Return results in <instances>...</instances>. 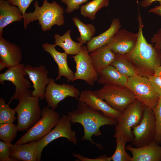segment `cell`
I'll return each mask as SVG.
<instances>
[{
    "label": "cell",
    "instance_id": "cell-29",
    "mask_svg": "<svg viewBox=\"0 0 161 161\" xmlns=\"http://www.w3.org/2000/svg\"><path fill=\"white\" fill-rule=\"evenodd\" d=\"M18 129L13 123H0V139L3 141L11 143L16 137Z\"/></svg>",
    "mask_w": 161,
    "mask_h": 161
},
{
    "label": "cell",
    "instance_id": "cell-40",
    "mask_svg": "<svg viewBox=\"0 0 161 161\" xmlns=\"http://www.w3.org/2000/svg\"><path fill=\"white\" fill-rule=\"evenodd\" d=\"M149 13H152L161 16V5L151 8L148 11Z\"/></svg>",
    "mask_w": 161,
    "mask_h": 161
},
{
    "label": "cell",
    "instance_id": "cell-12",
    "mask_svg": "<svg viewBox=\"0 0 161 161\" xmlns=\"http://www.w3.org/2000/svg\"><path fill=\"white\" fill-rule=\"evenodd\" d=\"M89 53L86 47L82 45L80 51L72 56L76 67L73 81L81 80L89 85L92 86L97 81L98 74L94 67Z\"/></svg>",
    "mask_w": 161,
    "mask_h": 161
},
{
    "label": "cell",
    "instance_id": "cell-36",
    "mask_svg": "<svg viewBox=\"0 0 161 161\" xmlns=\"http://www.w3.org/2000/svg\"><path fill=\"white\" fill-rule=\"evenodd\" d=\"M148 78L154 91L161 97V77L153 75Z\"/></svg>",
    "mask_w": 161,
    "mask_h": 161
},
{
    "label": "cell",
    "instance_id": "cell-2",
    "mask_svg": "<svg viewBox=\"0 0 161 161\" xmlns=\"http://www.w3.org/2000/svg\"><path fill=\"white\" fill-rule=\"evenodd\" d=\"M77 109L68 112L67 116L72 123L80 124L84 129L83 141H89L100 149L102 146L96 143L92 139L93 136H97L101 134L100 128L105 125H115L117 120L105 116L101 112L91 108L85 103L78 101Z\"/></svg>",
    "mask_w": 161,
    "mask_h": 161
},
{
    "label": "cell",
    "instance_id": "cell-25",
    "mask_svg": "<svg viewBox=\"0 0 161 161\" xmlns=\"http://www.w3.org/2000/svg\"><path fill=\"white\" fill-rule=\"evenodd\" d=\"M70 32L71 30H68L62 36L57 34H55V44L62 48L68 55H75L80 51L83 45L72 40L70 35Z\"/></svg>",
    "mask_w": 161,
    "mask_h": 161
},
{
    "label": "cell",
    "instance_id": "cell-35",
    "mask_svg": "<svg viewBox=\"0 0 161 161\" xmlns=\"http://www.w3.org/2000/svg\"><path fill=\"white\" fill-rule=\"evenodd\" d=\"M10 4L18 7L21 11L23 16L27 9L33 0H6Z\"/></svg>",
    "mask_w": 161,
    "mask_h": 161
},
{
    "label": "cell",
    "instance_id": "cell-34",
    "mask_svg": "<svg viewBox=\"0 0 161 161\" xmlns=\"http://www.w3.org/2000/svg\"><path fill=\"white\" fill-rule=\"evenodd\" d=\"M89 0H61V1L67 6L65 12L70 13L75 10L78 9L80 6Z\"/></svg>",
    "mask_w": 161,
    "mask_h": 161
},
{
    "label": "cell",
    "instance_id": "cell-22",
    "mask_svg": "<svg viewBox=\"0 0 161 161\" xmlns=\"http://www.w3.org/2000/svg\"><path fill=\"white\" fill-rule=\"evenodd\" d=\"M121 25L119 20L113 19L109 27L99 35L93 37L87 43L86 47L89 53L107 44L114 35L120 29Z\"/></svg>",
    "mask_w": 161,
    "mask_h": 161
},
{
    "label": "cell",
    "instance_id": "cell-41",
    "mask_svg": "<svg viewBox=\"0 0 161 161\" xmlns=\"http://www.w3.org/2000/svg\"><path fill=\"white\" fill-rule=\"evenodd\" d=\"M154 75L161 77V65L156 69Z\"/></svg>",
    "mask_w": 161,
    "mask_h": 161
},
{
    "label": "cell",
    "instance_id": "cell-9",
    "mask_svg": "<svg viewBox=\"0 0 161 161\" xmlns=\"http://www.w3.org/2000/svg\"><path fill=\"white\" fill-rule=\"evenodd\" d=\"M24 67V64H20L16 66L8 68L4 73L0 74L1 84H4L5 81H9L15 87V92L11 97L8 104L13 99L19 100L26 96L31 95V92L29 90L31 84L25 77L27 74L25 71Z\"/></svg>",
    "mask_w": 161,
    "mask_h": 161
},
{
    "label": "cell",
    "instance_id": "cell-19",
    "mask_svg": "<svg viewBox=\"0 0 161 161\" xmlns=\"http://www.w3.org/2000/svg\"><path fill=\"white\" fill-rule=\"evenodd\" d=\"M55 44L47 43L42 45L44 50L49 53L57 64L58 68V75L55 80L59 79L62 76L67 79V82L73 81L75 78L74 73L69 67L67 62L68 55L65 52H61L55 49Z\"/></svg>",
    "mask_w": 161,
    "mask_h": 161
},
{
    "label": "cell",
    "instance_id": "cell-32",
    "mask_svg": "<svg viewBox=\"0 0 161 161\" xmlns=\"http://www.w3.org/2000/svg\"><path fill=\"white\" fill-rule=\"evenodd\" d=\"M156 122V132L154 140L158 144H161V97L153 109Z\"/></svg>",
    "mask_w": 161,
    "mask_h": 161
},
{
    "label": "cell",
    "instance_id": "cell-4",
    "mask_svg": "<svg viewBox=\"0 0 161 161\" xmlns=\"http://www.w3.org/2000/svg\"><path fill=\"white\" fill-rule=\"evenodd\" d=\"M144 107L137 99L129 105L117 120L114 137H119L127 142L132 143L134 138L132 129L140 123Z\"/></svg>",
    "mask_w": 161,
    "mask_h": 161
},
{
    "label": "cell",
    "instance_id": "cell-28",
    "mask_svg": "<svg viewBox=\"0 0 161 161\" xmlns=\"http://www.w3.org/2000/svg\"><path fill=\"white\" fill-rule=\"evenodd\" d=\"M109 2V0H92L81 6L80 13L84 17L93 21L95 19L97 13L102 8L107 7Z\"/></svg>",
    "mask_w": 161,
    "mask_h": 161
},
{
    "label": "cell",
    "instance_id": "cell-20",
    "mask_svg": "<svg viewBox=\"0 0 161 161\" xmlns=\"http://www.w3.org/2000/svg\"><path fill=\"white\" fill-rule=\"evenodd\" d=\"M27 143L11 144L10 156L16 161H38L37 141Z\"/></svg>",
    "mask_w": 161,
    "mask_h": 161
},
{
    "label": "cell",
    "instance_id": "cell-3",
    "mask_svg": "<svg viewBox=\"0 0 161 161\" xmlns=\"http://www.w3.org/2000/svg\"><path fill=\"white\" fill-rule=\"evenodd\" d=\"M35 10L32 12L25 13L23 16L24 28L31 22L38 20L43 31L50 30L54 25L60 26L64 23V9L55 1L52 3L47 0H44L42 6H38V1L35 0L33 4Z\"/></svg>",
    "mask_w": 161,
    "mask_h": 161
},
{
    "label": "cell",
    "instance_id": "cell-33",
    "mask_svg": "<svg viewBox=\"0 0 161 161\" xmlns=\"http://www.w3.org/2000/svg\"><path fill=\"white\" fill-rule=\"evenodd\" d=\"M11 143L0 141V161H16L10 156Z\"/></svg>",
    "mask_w": 161,
    "mask_h": 161
},
{
    "label": "cell",
    "instance_id": "cell-24",
    "mask_svg": "<svg viewBox=\"0 0 161 161\" xmlns=\"http://www.w3.org/2000/svg\"><path fill=\"white\" fill-rule=\"evenodd\" d=\"M128 78L110 65L98 74L97 83L101 84L125 86Z\"/></svg>",
    "mask_w": 161,
    "mask_h": 161
},
{
    "label": "cell",
    "instance_id": "cell-16",
    "mask_svg": "<svg viewBox=\"0 0 161 161\" xmlns=\"http://www.w3.org/2000/svg\"><path fill=\"white\" fill-rule=\"evenodd\" d=\"M20 48L0 36V71L16 66L22 60Z\"/></svg>",
    "mask_w": 161,
    "mask_h": 161
},
{
    "label": "cell",
    "instance_id": "cell-13",
    "mask_svg": "<svg viewBox=\"0 0 161 161\" xmlns=\"http://www.w3.org/2000/svg\"><path fill=\"white\" fill-rule=\"evenodd\" d=\"M80 94L79 90L74 85L57 84L50 78L46 89L45 98L48 106L55 110L58 103L67 97H73L78 100Z\"/></svg>",
    "mask_w": 161,
    "mask_h": 161
},
{
    "label": "cell",
    "instance_id": "cell-5",
    "mask_svg": "<svg viewBox=\"0 0 161 161\" xmlns=\"http://www.w3.org/2000/svg\"><path fill=\"white\" fill-rule=\"evenodd\" d=\"M49 107L48 105L43 108L41 118L16 142L15 144L39 140L55 127L61 118L60 114Z\"/></svg>",
    "mask_w": 161,
    "mask_h": 161
},
{
    "label": "cell",
    "instance_id": "cell-26",
    "mask_svg": "<svg viewBox=\"0 0 161 161\" xmlns=\"http://www.w3.org/2000/svg\"><path fill=\"white\" fill-rule=\"evenodd\" d=\"M111 65L120 73L128 78L137 75L133 64L122 55L115 54V58Z\"/></svg>",
    "mask_w": 161,
    "mask_h": 161
},
{
    "label": "cell",
    "instance_id": "cell-6",
    "mask_svg": "<svg viewBox=\"0 0 161 161\" xmlns=\"http://www.w3.org/2000/svg\"><path fill=\"white\" fill-rule=\"evenodd\" d=\"M94 92L112 108L122 112L137 99L133 93L125 86L105 85Z\"/></svg>",
    "mask_w": 161,
    "mask_h": 161
},
{
    "label": "cell",
    "instance_id": "cell-30",
    "mask_svg": "<svg viewBox=\"0 0 161 161\" xmlns=\"http://www.w3.org/2000/svg\"><path fill=\"white\" fill-rule=\"evenodd\" d=\"M116 147L115 151L111 157L113 161H131V157L126 151V144L127 143L122 139L116 138Z\"/></svg>",
    "mask_w": 161,
    "mask_h": 161
},
{
    "label": "cell",
    "instance_id": "cell-21",
    "mask_svg": "<svg viewBox=\"0 0 161 161\" xmlns=\"http://www.w3.org/2000/svg\"><path fill=\"white\" fill-rule=\"evenodd\" d=\"M22 13L17 7L12 5L6 0H0V36L3 29L12 23L23 19Z\"/></svg>",
    "mask_w": 161,
    "mask_h": 161
},
{
    "label": "cell",
    "instance_id": "cell-18",
    "mask_svg": "<svg viewBox=\"0 0 161 161\" xmlns=\"http://www.w3.org/2000/svg\"><path fill=\"white\" fill-rule=\"evenodd\" d=\"M125 148L132 154L131 161H161V146L154 140L140 148L129 144Z\"/></svg>",
    "mask_w": 161,
    "mask_h": 161
},
{
    "label": "cell",
    "instance_id": "cell-14",
    "mask_svg": "<svg viewBox=\"0 0 161 161\" xmlns=\"http://www.w3.org/2000/svg\"><path fill=\"white\" fill-rule=\"evenodd\" d=\"M137 39V33L121 29L114 35L106 45L114 53L124 55L133 49Z\"/></svg>",
    "mask_w": 161,
    "mask_h": 161
},
{
    "label": "cell",
    "instance_id": "cell-27",
    "mask_svg": "<svg viewBox=\"0 0 161 161\" xmlns=\"http://www.w3.org/2000/svg\"><path fill=\"white\" fill-rule=\"evenodd\" d=\"M72 20L80 33V36L77 38L78 42L82 45L87 43L92 39L96 32L95 27L91 24H84L76 17L73 18Z\"/></svg>",
    "mask_w": 161,
    "mask_h": 161
},
{
    "label": "cell",
    "instance_id": "cell-1",
    "mask_svg": "<svg viewBox=\"0 0 161 161\" xmlns=\"http://www.w3.org/2000/svg\"><path fill=\"white\" fill-rule=\"evenodd\" d=\"M138 21L136 45L129 53L122 55L133 64L138 75L148 77L154 75L156 69L161 65V49L147 42L143 34L142 18L139 12Z\"/></svg>",
    "mask_w": 161,
    "mask_h": 161
},
{
    "label": "cell",
    "instance_id": "cell-11",
    "mask_svg": "<svg viewBox=\"0 0 161 161\" xmlns=\"http://www.w3.org/2000/svg\"><path fill=\"white\" fill-rule=\"evenodd\" d=\"M156 126L153 109L145 106L140 124L133 129L134 136L132 144L136 148L146 145L154 140Z\"/></svg>",
    "mask_w": 161,
    "mask_h": 161
},
{
    "label": "cell",
    "instance_id": "cell-17",
    "mask_svg": "<svg viewBox=\"0 0 161 161\" xmlns=\"http://www.w3.org/2000/svg\"><path fill=\"white\" fill-rule=\"evenodd\" d=\"M78 100L85 103L93 109L101 112L106 117L117 120L122 113L112 108L103 100L96 95L94 91L90 90L82 91Z\"/></svg>",
    "mask_w": 161,
    "mask_h": 161
},
{
    "label": "cell",
    "instance_id": "cell-10",
    "mask_svg": "<svg viewBox=\"0 0 161 161\" xmlns=\"http://www.w3.org/2000/svg\"><path fill=\"white\" fill-rule=\"evenodd\" d=\"M71 123L67 115H63L53 129L44 137L37 141L38 161L41 160L44 148L56 139L61 137H65L74 145H77L76 132L72 130Z\"/></svg>",
    "mask_w": 161,
    "mask_h": 161
},
{
    "label": "cell",
    "instance_id": "cell-15",
    "mask_svg": "<svg viewBox=\"0 0 161 161\" xmlns=\"http://www.w3.org/2000/svg\"><path fill=\"white\" fill-rule=\"evenodd\" d=\"M24 69L33 84L34 90L31 95L39 100L43 99L45 97L46 86L49 81L47 77L49 71L43 65L32 67L27 64L25 66Z\"/></svg>",
    "mask_w": 161,
    "mask_h": 161
},
{
    "label": "cell",
    "instance_id": "cell-39",
    "mask_svg": "<svg viewBox=\"0 0 161 161\" xmlns=\"http://www.w3.org/2000/svg\"><path fill=\"white\" fill-rule=\"evenodd\" d=\"M155 1L159 2L160 5H161V0H142L140 3V6L143 7H149L153 2Z\"/></svg>",
    "mask_w": 161,
    "mask_h": 161
},
{
    "label": "cell",
    "instance_id": "cell-31",
    "mask_svg": "<svg viewBox=\"0 0 161 161\" xmlns=\"http://www.w3.org/2000/svg\"><path fill=\"white\" fill-rule=\"evenodd\" d=\"M16 112L15 109L10 108L3 98H0V123H13L17 119L15 116Z\"/></svg>",
    "mask_w": 161,
    "mask_h": 161
},
{
    "label": "cell",
    "instance_id": "cell-8",
    "mask_svg": "<svg viewBox=\"0 0 161 161\" xmlns=\"http://www.w3.org/2000/svg\"><path fill=\"white\" fill-rule=\"evenodd\" d=\"M126 86L144 106L153 109L160 97L153 89L148 77L137 75L128 78Z\"/></svg>",
    "mask_w": 161,
    "mask_h": 161
},
{
    "label": "cell",
    "instance_id": "cell-38",
    "mask_svg": "<svg viewBox=\"0 0 161 161\" xmlns=\"http://www.w3.org/2000/svg\"><path fill=\"white\" fill-rule=\"evenodd\" d=\"M151 41L154 46L161 49V28L153 35Z\"/></svg>",
    "mask_w": 161,
    "mask_h": 161
},
{
    "label": "cell",
    "instance_id": "cell-7",
    "mask_svg": "<svg viewBox=\"0 0 161 161\" xmlns=\"http://www.w3.org/2000/svg\"><path fill=\"white\" fill-rule=\"evenodd\" d=\"M38 98L31 95L26 96L19 100L15 108L17 117L18 131L28 130L41 118L42 110Z\"/></svg>",
    "mask_w": 161,
    "mask_h": 161
},
{
    "label": "cell",
    "instance_id": "cell-37",
    "mask_svg": "<svg viewBox=\"0 0 161 161\" xmlns=\"http://www.w3.org/2000/svg\"><path fill=\"white\" fill-rule=\"evenodd\" d=\"M74 157L76 158L78 161H110L111 160V157H108L106 155H102L98 158L91 159L83 156L79 154L72 153Z\"/></svg>",
    "mask_w": 161,
    "mask_h": 161
},
{
    "label": "cell",
    "instance_id": "cell-23",
    "mask_svg": "<svg viewBox=\"0 0 161 161\" xmlns=\"http://www.w3.org/2000/svg\"><path fill=\"white\" fill-rule=\"evenodd\" d=\"M89 55L94 67L98 74L111 65L115 56V54L106 45L97 49Z\"/></svg>",
    "mask_w": 161,
    "mask_h": 161
}]
</instances>
